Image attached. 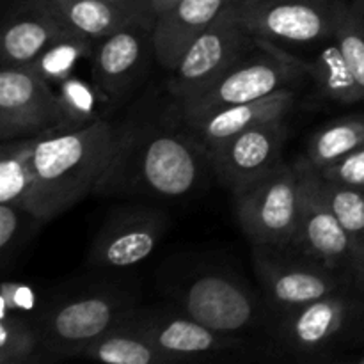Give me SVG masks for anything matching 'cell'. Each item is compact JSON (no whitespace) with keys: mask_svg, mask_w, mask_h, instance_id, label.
Here are the masks:
<instances>
[{"mask_svg":"<svg viewBox=\"0 0 364 364\" xmlns=\"http://www.w3.org/2000/svg\"><path fill=\"white\" fill-rule=\"evenodd\" d=\"M178 2V0H153V7H155V14L159 13L160 9H164V7L171 6V4Z\"/></svg>","mask_w":364,"mask_h":364,"instance_id":"obj_36","label":"cell"},{"mask_svg":"<svg viewBox=\"0 0 364 364\" xmlns=\"http://www.w3.org/2000/svg\"><path fill=\"white\" fill-rule=\"evenodd\" d=\"M272 245L252 247V265L270 316L281 318L302 306L315 302L354 284L350 274L331 270L301 252L287 255Z\"/></svg>","mask_w":364,"mask_h":364,"instance_id":"obj_5","label":"cell"},{"mask_svg":"<svg viewBox=\"0 0 364 364\" xmlns=\"http://www.w3.org/2000/svg\"><path fill=\"white\" fill-rule=\"evenodd\" d=\"M256 48L251 28L226 7L169 71L167 91L174 103L188 102Z\"/></svg>","mask_w":364,"mask_h":364,"instance_id":"obj_6","label":"cell"},{"mask_svg":"<svg viewBox=\"0 0 364 364\" xmlns=\"http://www.w3.org/2000/svg\"><path fill=\"white\" fill-rule=\"evenodd\" d=\"M128 322L151 341L169 363L215 355L237 350L244 345L240 336L220 334L178 309H139L128 315Z\"/></svg>","mask_w":364,"mask_h":364,"instance_id":"obj_16","label":"cell"},{"mask_svg":"<svg viewBox=\"0 0 364 364\" xmlns=\"http://www.w3.org/2000/svg\"><path fill=\"white\" fill-rule=\"evenodd\" d=\"M295 162L302 176V199L290 249L327 269L354 276L358 252L316 185L315 166L306 156Z\"/></svg>","mask_w":364,"mask_h":364,"instance_id":"obj_10","label":"cell"},{"mask_svg":"<svg viewBox=\"0 0 364 364\" xmlns=\"http://www.w3.org/2000/svg\"><path fill=\"white\" fill-rule=\"evenodd\" d=\"M34 223L41 220L18 206L0 203V255L4 265L16 258L28 237V228Z\"/></svg>","mask_w":364,"mask_h":364,"instance_id":"obj_30","label":"cell"},{"mask_svg":"<svg viewBox=\"0 0 364 364\" xmlns=\"http://www.w3.org/2000/svg\"><path fill=\"white\" fill-rule=\"evenodd\" d=\"M352 279H354V288L358 290V294L364 299V259L358 265Z\"/></svg>","mask_w":364,"mask_h":364,"instance_id":"obj_34","label":"cell"},{"mask_svg":"<svg viewBox=\"0 0 364 364\" xmlns=\"http://www.w3.org/2000/svg\"><path fill=\"white\" fill-rule=\"evenodd\" d=\"M287 139L284 119L249 128L208 149L210 169L231 194L240 196L283 164Z\"/></svg>","mask_w":364,"mask_h":364,"instance_id":"obj_13","label":"cell"},{"mask_svg":"<svg viewBox=\"0 0 364 364\" xmlns=\"http://www.w3.org/2000/svg\"><path fill=\"white\" fill-rule=\"evenodd\" d=\"M176 309L220 334L240 336L269 318L263 295L224 270H203L174 288Z\"/></svg>","mask_w":364,"mask_h":364,"instance_id":"obj_4","label":"cell"},{"mask_svg":"<svg viewBox=\"0 0 364 364\" xmlns=\"http://www.w3.org/2000/svg\"><path fill=\"white\" fill-rule=\"evenodd\" d=\"M41 359V338L36 323L20 315L0 316V364H27Z\"/></svg>","mask_w":364,"mask_h":364,"instance_id":"obj_27","label":"cell"},{"mask_svg":"<svg viewBox=\"0 0 364 364\" xmlns=\"http://www.w3.org/2000/svg\"><path fill=\"white\" fill-rule=\"evenodd\" d=\"M155 57L153 25L135 21L98 39L91 55V84L105 105L127 98L144 78Z\"/></svg>","mask_w":364,"mask_h":364,"instance_id":"obj_14","label":"cell"},{"mask_svg":"<svg viewBox=\"0 0 364 364\" xmlns=\"http://www.w3.org/2000/svg\"><path fill=\"white\" fill-rule=\"evenodd\" d=\"M96 41L78 34V32H70L59 41L53 43L32 68L39 75L46 78L52 85H59L60 82L66 80L71 75L77 63L84 57H91L95 50Z\"/></svg>","mask_w":364,"mask_h":364,"instance_id":"obj_26","label":"cell"},{"mask_svg":"<svg viewBox=\"0 0 364 364\" xmlns=\"http://www.w3.org/2000/svg\"><path fill=\"white\" fill-rule=\"evenodd\" d=\"M38 137V135H36ZM36 137L2 142L0 148V203L25 210L34 185L32 151Z\"/></svg>","mask_w":364,"mask_h":364,"instance_id":"obj_23","label":"cell"},{"mask_svg":"<svg viewBox=\"0 0 364 364\" xmlns=\"http://www.w3.org/2000/svg\"><path fill=\"white\" fill-rule=\"evenodd\" d=\"M334 39L340 45L364 98V2H345Z\"/></svg>","mask_w":364,"mask_h":364,"instance_id":"obj_28","label":"cell"},{"mask_svg":"<svg viewBox=\"0 0 364 364\" xmlns=\"http://www.w3.org/2000/svg\"><path fill=\"white\" fill-rule=\"evenodd\" d=\"M302 199V176L297 162H283L269 176L235 196V206L252 245L290 247Z\"/></svg>","mask_w":364,"mask_h":364,"instance_id":"obj_7","label":"cell"},{"mask_svg":"<svg viewBox=\"0 0 364 364\" xmlns=\"http://www.w3.org/2000/svg\"><path fill=\"white\" fill-rule=\"evenodd\" d=\"M326 180L334 183L348 185V187L363 188L364 191V146L355 151L348 153L341 160L334 162L333 166L318 169Z\"/></svg>","mask_w":364,"mask_h":364,"instance_id":"obj_31","label":"cell"},{"mask_svg":"<svg viewBox=\"0 0 364 364\" xmlns=\"http://www.w3.org/2000/svg\"><path fill=\"white\" fill-rule=\"evenodd\" d=\"M315 178L326 203L350 237L355 252H358L359 265L364 259V191L326 180L318 173V169H316Z\"/></svg>","mask_w":364,"mask_h":364,"instance_id":"obj_25","label":"cell"},{"mask_svg":"<svg viewBox=\"0 0 364 364\" xmlns=\"http://www.w3.org/2000/svg\"><path fill=\"white\" fill-rule=\"evenodd\" d=\"M80 358L107 364H162L169 359L127 320L89 345Z\"/></svg>","mask_w":364,"mask_h":364,"instance_id":"obj_21","label":"cell"},{"mask_svg":"<svg viewBox=\"0 0 364 364\" xmlns=\"http://www.w3.org/2000/svg\"><path fill=\"white\" fill-rule=\"evenodd\" d=\"M304 77V71L294 63L258 46V53L251 52L238 60L198 96L188 102L174 103L171 114L178 117L201 116L224 107L255 102L283 89L295 87Z\"/></svg>","mask_w":364,"mask_h":364,"instance_id":"obj_8","label":"cell"},{"mask_svg":"<svg viewBox=\"0 0 364 364\" xmlns=\"http://www.w3.org/2000/svg\"><path fill=\"white\" fill-rule=\"evenodd\" d=\"M46 2L75 32L92 41H98L110 32L137 21L123 11L107 4L105 0H46Z\"/></svg>","mask_w":364,"mask_h":364,"instance_id":"obj_22","label":"cell"},{"mask_svg":"<svg viewBox=\"0 0 364 364\" xmlns=\"http://www.w3.org/2000/svg\"><path fill=\"white\" fill-rule=\"evenodd\" d=\"M259 2H263V0H230L228 7H231V9L235 11H240V9H245V7L256 6V4Z\"/></svg>","mask_w":364,"mask_h":364,"instance_id":"obj_35","label":"cell"},{"mask_svg":"<svg viewBox=\"0 0 364 364\" xmlns=\"http://www.w3.org/2000/svg\"><path fill=\"white\" fill-rule=\"evenodd\" d=\"M167 226V213L153 206H121L110 212L96 235L89 251V267L121 270L142 263L160 244Z\"/></svg>","mask_w":364,"mask_h":364,"instance_id":"obj_15","label":"cell"},{"mask_svg":"<svg viewBox=\"0 0 364 364\" xmlns=\"http://www.w3.org/2000/svg\"><path fill=\"white\" fill-rule=\"evenodd\" d=\"M345 0H263L235 11L256 38L287 48L334 38Z\"/></svg>","mask_w":364,"mask_h":364,"instance_id":"obj_11","label":"cell"},{"mask_svg":"<svg viewBox=\"0 0 364 364\" xmlns=\"http://www.w3.org/2000/svg\"><path fill=\"white\" fill-rule=\"evenodd\" d=\"M228 4L230 0H178L160 9L153 23V46L160 66L173 71Z\"/></svg>","mask_w":364,"mask_h":364,"instance_id":"obj_19","label":"cell"},{"mask_svg":"<svg viewBox=\"0 0 364 364\" xmlns=\"http://www.w3.org/2000/svg\"><path fill=\"white\" fill-rule=\"evenodd\" d=\"M107 4L114 6L116 9L123 11L130 18L144 23H155V7L153 0H105Z\"/></svg>","mask_w":364,"mask_h":364,"instance_id":"obj_33","label":"cell"},{"mask_svg":"<svg viewBox=\"0 0 364 364\" xmlns=\"http://www.w3.org/2000/svg\"><path fill=\"white\" fill-rule=\"evenodd\" d=\"M363 313L364 299L352 284L277 318L276 340L297 358H315L350 336Z\"/></svg>","mask_w":364,"mask_h":364,"instance_id":"obj_9","label":"cell"},{"mask_svg":"<svg viewBox=\"0 0 364 364\" xmlns=\"http://www.w3.org/2000/svg\"><path fill=\"white\" fill-rule=\"evenodd\" d=\"M295 102H297V91L295 87H290L265 96V98L255 100V102L224 107V109L212 110L201 116L178 117L174 114L171 116H174V119L181 127L192 132L208 151L219 142L249 128L259 127L270 121L287 119L288 114L294 110Z\"/></svg>","mask_w":364,"mask_h":364,"instance_id":"obj_18","label":"cell"},{"mask_svg":"<svg viewBox=\"0 0 364 364\" xmlns=\"http://www.w3.org/2000/svg\"><path fill=\"white\" fill-rule=\"evenodd\" d=\"M135 309L130 295L95 290L63 299L36 323L41 338V359L80 358L96 340L119 326Z\"/></svg>","mask_w":364,"mask_h":364,"instance_id":"obj_3","label":"cell"},{"mask_svg":"<svg viewBox=\"0 0 364 364\" xmlns=\"http://www.w3.org/2000/svg\"><path fill=\"white\" fill-rule=\"evenodd\" d=\"M75 32L46 0H18L2 28V66L32 68L55 41Z\"/></svg>","mask_w":364,"mask_h":364,"instance_id":"obj_17","label":"cell"},{"mask_svg":"<svg viewBox=\"0 0 364 364\" xmlns=\"http://www.w3.org/2000/svg\"><path fill=\"white\" fill-rule=\"evenodd\" d=\"M255 41L256 46H259L262 50L283 57V59L290 60L295 66L301 68L306 77L311 78L323 98L336 103H345V105L364 102L361 87L355 82L350 66H348L347 59H345L343 52H341L340 45L334 38L316 45V52L309 57H299L297 53L288 52L283 46L267 41V39L256 38V36Z\"/></svg>","mask_w":364,"mask_h":364,"instance_id":"obj_20","label":"cell"},{"mask_svg":"<svg viewBox=\"0 0 364 364\" xmlns=\"http://www.w3.org/2000/svg\"><path fill=\"white\" fill-rule=\"evenodd\" d=\"M364 146V116H347L329 121L309 137L306 159L316 167L333 166Z\"/></svg>","mask_w":364,"mask_h":364,"instance_id":"obj_24","label":"cell"},{"mask_svg":"<svg viewBox=\"0 0 364 364\" xmlns=\"http://www.w3.org/2000/svg\"><path fill=\"white\" fill-rule=\"evenodd\" d=\"M2 316L4 315H20L28 311L34 306V294L31 288L18 283H4L2 284Z\"/></svg>","mask_w":364,"mask_h":364,"instance_id":"obj_32","label":"cell"},{"mask_svg":"<svg viewBox=\"0 0 364 364\" xmlns=\"http://www.w3.org/2000/svg\"><path fill=\"white\" fill-rule=\"evenodd\" d=\"M57 95H59L60 107H63L64 130L84 127V124L102 117L96 110V100L100 98L92 84H85L80 78L70 75L66 80L57 85Z\"/></svg>","mask_w":364,"mask_h":364,"instance_id":"obj_29","label":"cell"},{"mask_svg":"<svg viewBox=\"0 0 364 364\" xmlns=\"http://www.w3.org/2000/svg\"><path fill=\"white\" fill-rule=\"evenodd\" d=\"M116 141L117 124L105 117L84 127L38 135L32 151L34 185L25 212L48 223L95 194Z\"/></svg>","mask_w":364,"mask_h":364,"instance_id":"obj_2","label":"cell"},{"mask_svg":"<svg viewBox=\"0 0 364 364\" xmlns=\"http://www.w3.org/2000/svg\"><path fill=\"white\" fill-rule=\"evenodd\" d=\"M208 167L205 146L176 119L124 121L117 124L116 148L95 194L180 199L201 187Z\"/></svg>","mask_w":364,"mask_h":364,"instance_id":"obj_1","label":"cell"},{"mask_svg":"<svg viewBox=\"0 0 364 364\" xmlns=\"http://www.w3.org/2000/svg\"><path fill=\"white\" fill-rule=\"evenodd\" d=\"M359 364H364V355L363 358H359Z\"/></svg>","mask_w":364,"mask_h":364,"instance_id":"obj_37","label":"cell"},{"mask_svg":"<svg viewBox=\"0 0 364 364\" xmlns=\"http://www.w3.org/2000/svg\"><path fill=\"white\" fill-rule=\"evenodd\" d=\"M64 130L57 89L34 68L2 66L0 71V139L36 137Z\"/></svg>","mask_w":364,"mask_h":364,"instance_id":"obj_12","label":"cell"}]
</instances>
